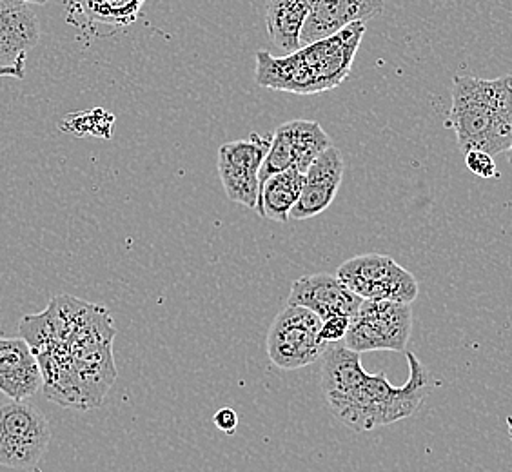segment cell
Returning <instances> with one entry per match:
<instances>
[{
    "label": "cell",
    "mask_w": 512,
    "mask_h": 472,
    "mask_svg": "<svg viewBox=\"0 0 512 472\" xmlns=\"http://www.w3.org/2000/svg\"><path fill=\"white\" fill-rule=\"evenodd\" d=\"M51 442L50 422L37 405H0V467L33 469Z\"/></svg>",
    "instance_id": "52a82bcc"
},
{
    "label": "cell",
    "mask_w": 512,
    "mask_h": 472,
    "mask_svg": "<svg viewBox=\"0 0 512 472\" xmlns=\"http://www.w3.org/2000/svg\"><path fill=\"white\" fill-rule=\"evenodd\" d=\"M336 276L364 300H387L413 304L418 296V282L391 256L358 255L338 267Z\"/></svg>",
    "instance_id": "ba28073f"
},
{
    "label": "cell",
    "mask_w": 512,
    "mask_h": 472,
    "mask_svg": "<svg viewBox=\"0 0 512 472\" xmlns=\"http://www.w3.org/2000/svg\"><path fill=\"white\" fill-rule=\"evenodd\" d=\"M465 164H467L469 171L474 173V175H478V177L493 178L498 175L493 155L480 151V149H474V151L465 153Z\"/></svg>",
    "instance_id": "d6986e66"
},
{
    "label": "cell",
    "mask_w": 512,
    "mask_h": 472,
    "mask_svg": "<svg viewBox=\"0 0 512 472\" xmlns=\"http://www.w3.org/2000/svg\"><path fill=\"white\" fill-rule=\"evenodd\" d=\"M304 182H306V175L296 169H289L269 178L266 184L260 187L256 213L266 220L287 224L293 207L302 195Z\"/></svg>",
    "instance_id": "e0dca14e"
},
{
    "label": "cell",
    "mask_w": 512,
    "mask_h": 472,
    "mask_svg": "<svg viewBox=\"0 0 512 472\" xmlns=\"http://www.w3.org/2000/svg\"><path fill=\"white\" fill-rule=\"evenodd\" d=\"M26 2H30V4H46L48 0H26Z\"/></svg>",
    "instance_id": "7402d4cb"
},
{
    "label": "cell",
    "mask_w": 512,
    "mask_h": 472,
    "mask_svg": "<svg viewBox=\"0 0 512 472\" xmlns=\"http://www.w3.org/2000/svg\"><path fill=\"white\" fill-rule=\"evenodd\" d=\"M42 387L37 356L22 336H0V393L24 402Z\"/></svg>",
    "instance_id": "9a60e30c"
},
{
    "label": "cell",
    "mask_w": 512,
    "mask_h": 472,
    "mask_svg": "<svg viewBox=\"0 0 512 472\" xmlns=\"http://www.w3.org/2000/svg\"><path fill=\"white\" fill-rule=\"evenodd\" d=\"M344 177V158L331 146L306 171V182L302 195L291 211V218L307 220L318 217L333 204Z\"/></svg>",
    "instance_id": "5bb4252c"
},
{
    "label": "cell",
    "mask_w": 512,
    "mask_h": 472,
    "mask_svg": "<svg viewBox=\"0 0 512 472\" xmlns=\"http://www.w3.org/2000/svg\"><path fill=\"white\" fill-rule=\"evenodd\" d=\"M365 28L367 24L356 22L282 57L256 51V84L295 95H318L340 86L351 73Z\"/></svg>",
    "instance_id": "6da1fadb"
},
{
    "label": "cell",
    "mask_w": 512,
    "mask_h": 472,
    "mask_svg": "<svg viewBox=\"0 0 512 472\" xmlns=\"http://www.w3.org/2000/svg\"><path fill=\"white\" fill-rule=\"evenodd\" d=\"M385 8V0H313L304 28L300 31V48L333 37L347 26L376 19Z\"/></svg>",
    "instance_id": "7c38bea8"
},
{
    "label": "cell",
    "mask_w": 512,
    "mask_h": 472,
    "mask_svg": "<svg viewBox=\"0 0 512 472\" xmlns=\"http://www.w3.org/2000/svg\"><path fill=\"white\" fill-rule=\"evenodd\" d=\"M322 320L306 307L287 305L267 333V356L282 371L315 364L329 345L320 340Z\"/></svg>",
    "instance_id": "8992f818"
},
{
    "label": "cell",
    "mask_w": 512,
    "mask_h": 472,
    "mask_svg": "<svg viewBox=\"0 0 512 472\" xmlns=\"http://www.w3.org/2000/svg\"><path fill=\"white\" fill-rule=\"evenodd\" d=\"M454 129L462 153L474 149L489 155L512 146V75L483 80L454 77L453 106L445 122Z\"/></svg>",
    "instance_id": "7a4b0ae2"
},
{
    "label": "cell",
    "mask_w": 512,
    "mask_h": 472,
    "mask_svg": "<svg viewBox=\"0 0 512 472\" xmlns=\"http://www.w3.org/2000/svg\"><path fill=\"white\" fill-rule=\"evenodd\" d=\"M405 356L409 380L404 385L391 384L382 371L376 374L365 371L349 393L327 400L336 418L356 433H365L413 416L434 385L420 358L414 353Z\"/></svg>",
    "instance_id": "3957f363"
},
{
    "label": "cell",
    "mask_w": 512,
    "mask_h": 472,
    "mask_svg": "<svg viewBox=\"0 0 512 472\" xmlns=\"http://www.w3.org/2000/svg\"><path fill=\"white\" fill-rule=\"evenodd\" d=\"M349 324L351 318L347 316H331L322 322V329H320V340L327 345L342 344L345 335L349 331Z\"/></svg>",
    "instance_id": "ac0fdd59"
},
{
    "label": "cell",
    "mask_w": 512,
    "mask_h": 472,
    "mask_svg": "<svg viewBox=\"0 0 512 472\" xmlns=\"http://www.w3.org/2000/svg\"><path fill=\"white\" fill-rule=\"evenodd\" d=\"M362 304L364 298L353 293L338 276L327 273L298 278L287 298V305L306 307L322 322L331 316L353 318Z\"/></svg>",
    "instance_id": "8fae6325"
},
{
    "label": "cell",
    "mask_w": 512,
    "mask_h": 472,
    "mask_svg": "<svg viewBox=\"0 0 512 472\" xmlns=\"http://www.w3.org/2000/svg\"><path fill=\"white\" fill-rule=\"evenodd\" d=\"M24 71H19V69H11V68H0V79L2 77H10V79H24Z\"/></svg>",
    "instance_id": "44dd1931"
},
{
    "label": "cell",
    "mask_w": 512,
    "mask_h": 472,
    "mask_svg": "<svg viewBox=\"0 0 512 472\" xmlns=\"http://www.w3.org/2000/svg\"><path fill=\"white\" fill-rule=\"evenodd\" d=\"M115 336L117 329L108 309L93 304L75 331L64 342H57L64 345L71 356L73 369L79 378L84 411L102 405L117 380L113 358Z\"/></svg>",
    "instance_id": "277c9868"
},
{
    "label": "cell",
    "mask_w": 512,
    "mask_h": 472,
    "mask_svg": "<svg viewBox=\"0 0 512 472\" xmlns=\"http://www.w3.org/2000/svg\"><path fill=\"white\" fill-rule=\"evenodd\" d=\"M333 146L324 128L313 120H291L276 128L271 148L260 169V187L278 173L296 169L306 175L309 166Z\"/></svg>",
    "instance_id": "30bf717a"
},
{
    "label": "cell",
    "mask_w": 512,
    "mask_h": 472,
    "mask_svg": "<svg viewBox=\"0 0 512 472\" xmlns=\"http://www.w3.org/2000/svg\"><path fill=\"white\" fill-rule=\"evenodd\" d=\"M39 40V17L30 2L0 0V68L24 71L26 57Z\"/></svg>",
    "instance_id": "4fadbf2b"
},
{
    "label": "cell",
    "mask_w": 512,
    "mask_h": 472,
    "mask_svg": "<svg viewBox=\"0 0 512 472\" xmlns=\"http://www.w3.org/2000/svg\"><path fill=\"white\" fill-rule=\"evenodd\" d=\"M311 6L313 0H266L267 35L276 50L284 55L300 50V31Z\"/></svg>",
    "instance_id": "2e32d148"
},
{
    "label": "cell",
    "mask_w": 512,
    "mask_h": 472,
    "mask_svg": "<svg viewBox=\"0 0 512 472\" xmlns=\"http://www.w3.org/2000/svg\"><path fill=\"white\" fill-rule=\"evenodd\" d=\"M273 135H256L227 142L218 151V175L227 198L255 209L260 198V169L269 153Z\"/></svg>",
    "instance_id": "9c48e42d"
},
{
    "label": "cell",
    "mask_w": 512,
    "mask_h": 472,
    "mask_svg": "<svg viewBox=\"0 0 512 472\" xmlns=\"http://www.w3.org/2000/svg\"><path fill=\"white\" fill-rule=\"evenodd\" d=\"M413 333V309L409 304L364 300L351 318L342 344L355 353L394 351L404 353Z\"/></svg>",
    "instance_id": "5b68a950"
},
{
    "label": "cell",
    "mask_w": 512,
    "mask_h": 472,
    "mask_svg": "<svg viewBox=\"0 0 512 472\" xmlns=\"http://www.w3.org/2000/svg\"><path fill=\"white\" fill-rule=\"evenodd\" d=\"M213 422H215V425H217L222 433L235 434L238 427V416L233 409L224 407V409H220V411L215 414Z\"/></svg>",
    "instance_id": "ffe728a7"
}]
</instances>
